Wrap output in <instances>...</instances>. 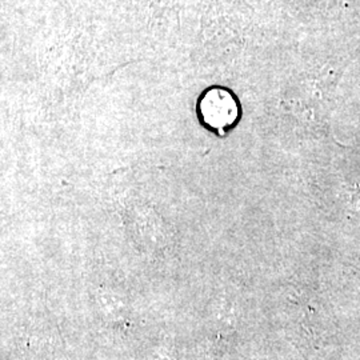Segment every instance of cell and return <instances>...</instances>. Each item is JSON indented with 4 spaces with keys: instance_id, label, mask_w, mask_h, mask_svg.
I'll use <instances>...</instances> for the list:
<instances>
[{
    "instance_id": "obj_1",
    "label": "cell",
    "mask_w": 360,
    "mask_h": 360,
    "mask_svg": "<svg viewBox=\"0 0 360 360\" xmlns=\"http://www.w3.org/2000/svg\"><path fill=\"white\" fill-rule=\"evenodd\" d=\"M200 115L208 127L223 132L239 117V105L231 92L220 87L206 91L199 104Z\"/></svg>"
}]
</instances>
